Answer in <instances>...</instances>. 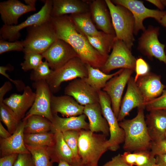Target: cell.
Listing matches in <instances>:
<instances>
[{
  "label": "cell",
  "mask_w": 166,
  "mask_h": 166,
  "mask_svg": "<svg viewBox=\"0 0 166 166\" xmlns=\"http://www.w3.org/2000/svg\"><path fill=\"white\" fill-rule=\"evenodd\" d=\"M57 39L70 45L85 64L100 69L107 58L101 55L90 44L86 36L75 27L69 16L51 17Z\"/></svg>",
  "instance_id": "cell-1"
},
{
  "label": "cell",
  "mask_w": 166,
  "mask_h": 166,
  "mask_svg": "<svg viewBox=\"0 0 166 166\" xmlns=\"http://www.w3.org/2000/svg\"><path fill=\"white\" fill-rule=\"evenodd\" d=\"M144 108L138 109L136 116L131 119L119 123L124 130L125 138L123 146L127 152L150 151L152 141L146 123Z\"/></svg>",
  "instance_id": "cell-2"
},
{
  "label": "cell",
  "mask_w": 166,
  "mask_h": 166,
  "mask_svg": "<svg viewBox=\"0 0 166 166\" xmlns=\"http://www.w3.org/2000/svg\"><path fill=\"white\" fill-rule=\"evenodd\" d=\"M106 136L89 130H80L78 140V155L81 166L97 164L109 145Z\"/></svg>",
  "instance_id": "cell-3"
},
{
  "label": "cell",
  "mask_w": 166,
  "mask_h": 166,
  "mask_svg": "<svg viewBox=\"0 0 166 166\" xmlns=\"http://www.w3.org/2000/svg\"><path fill=\"white\" fill-rule=\"evenodd\" d=\"M109 10L116 38L122 41L131 50L135 41V20L132 13L110 0H105Z\"/></svg>",
  "instance_id": "cell-4"
},
{
  "label": "cell",
  "mask_w": 166,
  "mask_h": 166,
  "mask_svg": "<svg viewBox=\"0 0 166 166\" xmlns=\"http://www.w3.org/2000/svg\"><path fill=\"white\" fill-rule=\"evenodd\" d=\"M27 35L22 41L24 53L34 52L42 54L57 39L51 19L27 28Z\"/></svg>",
  "instance_id": "cell-5"
},
{
  "label": "cell",
  "mask_w": 166,
  "mask_h": 166,
  "mask_svg": "<svg viewBox=\"0 0 166 166\" xmlns=\"http://www.w3.org/2000/svg\"><path fill=\"white\" fill-rule=\"evenodd\" d=\"M87 76L86 64L79 57H76L54 70L46 81L51 92L55 93L59 90L63 82L77 78L83 79Z\"/></svg>",
  "instance_id": "cell-6"
},
{
  "label": "cell",
  "mask_w": 166,
  "mask_h": 166,
  "mask_svg": "<svg viewBox=\"0 0 166 166\" xmlns=\"http://www.w3.org/2000/svg\"><path fill=\"white\" fill-rule=\"evenodd\" d=\"M97 92L102 114L109 126L110 137L108 140V150L115 151L118 149L120 145L124 142V132L120 126L117 118L113 111L109 96L102 90Z\"/></svg>",
  "instance_id": "cell-7"
},
{
  "label": "cell",
  "mask_w": 166,
  "mask_h": 166,
  "mask_svg": "<svg viewBox=\"0 0 166 166\" xmlns=\"http://www.w3.org/2000/svg\"><path fill=\"white\" fill-rule=\"evenodd\" d=\"M44 4L38 12L30 15L24 22L15 25H3L0 29V38L9 42L17 41L21 36L20 31L29 27L49 21L52 7V0L43 1Z\"/></svg>",
  "instance_id": "cell-8"
},
{
  "label": "cell",
  "mask_w": 166,
  "mask_h": 166,
  "mask_svg": "<svg viewBox=\"0 0 166 166\" xmlns=\"http://www.w3.org/2000/svg\"><path fill=\"white\" fill-rule=\"evenodd\" d=\"M160 28L149 25L138 39V50L149 59L153 57L166 65L165 45L159 40Z\"/></svg>",
  "instance_id": "cell-9"
},
{
  "label": "cell",
  "mask_w": 166,
  "mask_h": 166,
  "mask_svg": "<svg viewBox=\"0 0 166 166\" xmlns=\"http://www.w3.org/2000/svg\"><path fill=\"white\" fill-rule=\"evenodd\" d=\"M112 49L111 54L100 69L101 71L108 74L119 68L135 70L136 59L122 41L116 38Z\"/></svg>",
  "instance_id": "cell-10"
},
{
  "label": "cell",
  "mask_w": 166,
  "mask_h": 166,
  "mask_svg": "<svg viewBox=\"0 0 166 166\" xmlns=\"http://www.w3.org/2000/svg\"><path fill=\"white\" fill-rule=\"evenodd\" d=\"M115 4L121 5L128 9L133 14L135 20L134 35H136L140 30L146 29L143 25L144 20L151 18L159 23L166 11L151 9L145 7L142 1L138 0H113Z\"/></svg>",
  "instance_id": "cell-11"
},
{
  "label": "cell",
  "mask_w": 166,
  "mask_h": 166,
  "mask_svg": "<svg viewBox=\"0 0 166 166\" xmlns=\"http://www.w3.org/2000/svg\"><path fill=\"white\" fill-rule=\"evenodd\" d=\"M32 86L36 89L34 101L22 120H26L32 115H38L43 117L52 122L53 118L51 106L52 94L47 81L34 82Z\"/></svg>",
  "instance_id": "cell-12"
},
{
  "label": "cell",
  "mask_w": 166,
  "mask_h": 166,
  "mask_svg": "<svg viewBox=\"0 0 166 166\" xmlns=\"http://www.w3.org/2000/svg\"><path fill=\"white\" fill-rule=\"evenodd\" d=\"M134 71L123 69L119 74L108 81L102 89L109 97L112 109L117 118L119 113L124 89Z\"/></svg>",
  "instance_id": "cell-13"
},
{
  "label": "cell",
  "mask_w": 166,
  "mask_h": 166,
  "mask_svg": "<svg viewBox=\"0 0 166 166\" xmlns=\"http://www.w3.org/2000/svg\"><path fill=\"white\" fill-rule=\"evenodd\" d=\"M42 54L47 61L50 68L53 71L62 67L73 58L78 57L70 45L59 39Z\"/></svg>",
  "instance_id": "cell-14"
},
{
  "label": "cell",
  "mask_w": 166,
  "mask_h": 166,
  "mask_svg": "<svg viewBox=\"0 0 166 166\" xmlns=\"http://www.w3.org/2000/svg\"><path fill=\"white\" fill-rule=\"evenodd\" d=\"M64 93L65 95L73 97L83 106L99 102L98 92L87 83L84 78L73 80L65 87Z\"/></svg>",
  "instance_id": "cell-15"
},
{
  "label": "cell",
  "mask_w": 166,
  "mask_h": 166,
  "mask_svg": "<svg viewBox=\"0 0 166 166\" xmlns=\"http://www.w3.org/2000/svg\"><path fill=\"white\" fill-rule=\"evenodd\" d=\"M126 91L121 101L119 113L117 118L118 121L124 120L128 116L134 108H145V102L138 89L134 78L131 77L127 83Z\"/></svg>",
  "instance_id": "cell-16"
},
{
  "label": "cell",
  "mask_w": 166,
  "mask_h": 166,
  "mask_svg": "<svg viewBox=\"0 0 166 166\" xmlns=\"http://www.w3.org/2000/svg\"><path fill=\"white\" fill-rule=\"evenodd\" d=\"M89 4L91 18L97 28L106 34L116 36L105 0H93L89 1Z\"/></svg>",
  "instance_id": "cell-17"
},
{
  "label": "cell",
  "mask_w": 166,
  "mask_h": 166,
  "mask_svg": "<svg viewBox=\"0 0 166 166\" xmlns=\"http://www.w3.org/2000/svg\"><path fill=\"white\" fill-rule=\"evenodd\" d=\"M27 120H22L16 130L9 137L0 138V149L1 157L13 154L30 153L24 141V130Z\"/></svg>",
  "instance_id": "cell-18"
},
{
  "label": "cell",
  "mask_w": 166,
  "mask_h": 166,
  "mask_svg": "<svg viewBox=\"0 0 166 166\" xmlns=\"http://www.w3.org/2000/svg\"><path fill=\"white\" fill-rule=\"evenodd\" d=\"M160 75L150 72L137 80L136 84L145 103L159 97L166 88V86L162 83Z\"/></svg>",
  "instance_id": "cell-19"
},
{
  "label": "cell",
  "mask_w": 166,
  "mask_h": 166,
  "mask_svg": "<svg viewBox=\"0 0 166 166\" xmlns=\"http://www.w3.org/2000/svg\"><path fill=\"white\" fill-rule=\"evenodd\" d=\"M36 10L35 7L24 4L18 0H8L0 2L1 19L5 25H17L20 17Z\"/></svg>",
  "instance_id": "cell-20"
},
{
  "label": "cell",
  "mask_w": 166,
  "mask_h": 166,
  "mask_svg": "<svg viewBox=\"0 0 166 166\" xmlns=\"http://www.w3.org/2000/svg\"><path fill=\"white\" fill-rule=\"evenodd\" d=\"M54 134V144L48 149L51 161L58 163L65 161L72 166H81L80 162L74 156L72 151L65 142L62 133L56 131Z\"/></svg>",
  "instance_id": "cell-21"
},
{
  "label": "cell",
  "mask_w": 166,
  "mask_h": 166,
  "mask_svg": "<svg viewBox=\"0 0 166 166\" xmlns=\"http://www.w3.org/2000/svg\"><path fill=\"white\" fill-rule=\"evenodd\" d=\"M22 94L14 93L3 100V102L11 109L21 120L34 103L35 93L29 86H26Z\"/></svg>",
  "instance_id": "cell-22"
},
{
  "label": "cell",
  "mask_w": 166,
  "mask_h": 166,
  "mask_svg": "<svg viewBox=\"0 0 166 166\" xmlns=\"http://www.w3.org/2000/svg\"><path fill=\"white\" fill-rule=\"evenodd\" d=\"M53 114L59 113L64 117L77 116L83 114L84 106L79 104L72 97L65 95H52L51 101Z\"/></svg>",
  "instance_id": "cell-23"
},
{
  "label": "cell",
  "mask_w": 166,
  "mask_h": 166,
  "mask_svg": "<svg viewBox=\"0 0 166 166\" xmlns=\"http://www.w3.org/2000/svg\"><path fill=\"white\" fill-rule=\"evenodd\" d=\"M146 117V123L152 142L164 139L166 132V110L153 109Z\"/></svg>",
  "instance_id": "cell-24"
},
{
  "label": "cell",
  "mask_w": 166,
  "mask_h": 166,
  "mask_svg": "<svg viewBox=\"0 0 166 166\" xmlns=\"http://www.w3.org/2000/svg\"><path fill=\"white\" fill-rule=\"evenodd\" d=\"M51 18L67 14H73L90 12L89 1L82 0H52Z\"/></svg>",
  "instance_id": "cell-25"
},
{
  "label": "cell",
  "mask_w": 166,
  "mask_h": 166,
  "mask_svg": "<svg viewBox=\"0 0 166 166\" xmlns=\"http://www.w3.org/2000/svg\"><path fill=\"white\" fill-rule=\"evenodd\" d=\"M83 114L88 118L89 130L95 133L101 132L106 136H109V126L102 115L99 102L85 106Z\"/></svg>",
  "instance_id": "cell-26"
},
{
  "label": "cell",
  "mask_w": 166,
  "mask_h": 166,
  "mask_svg": "<svg viewBox=\"0 0 166 166\" xmlns=\"http://www.w3.org/2000/svg\"><path fill=\"white\" fill-rule=\"evenodd\" d=\"M52 132H61L69 130H89V123L86 121V116L83 114L77 116L61 117L57 113L53 114Z\"/></svg>",
  "instance_id": "cell-27"
},
{
  "label": "cell",
  "mask_w": 166,
  "mask_h": 166,
  "mask_svg": "<svg viewBox=\"0 0 166 166\" xmlns=\"http://www.w3.org/2000/svg\"><path fill=\"white\" fill-rule=\"evenodd\" d=\"M69 17L76 28L85 35L98 37L105 33L97 30L90 12L71 14Z\"/></svg>",
  "instance_id": "cell-28"
},
{
  "label": "cell",
  "mask_w": 166,
  "mask_h": 166,
  "mask_svg": "<svg viewBox=\"0 0 166 166\" xmlns=\"http://www.w3.org/2000/svg\"><path fill=\"white\" fill-rule=\"evenodd\" d=\"M88 76L84 78L85 81L97 92L102 90L107 81L115 76L119 74L123 69L110 74L104 73L100 69L94 68L86 64Z\"/></svg>",
  "instance_id": "cell-29"
},
{
  "label": "cell",
  "mask_w": 166,
  "mask_h": 166,
  "mask_svg": "<svg viewBox=\"0 0 166 166\" xmlns=\"http://www.w3.org/2000/svg\"><path fill=\"white\" fill-rule=\"evenodd\" d=\"M24 133L33 134L49 132L51 131L52 122L42 116L33 115L26 119Z\"/></svg>",
  "instance_id": "cell-30"
},
{
  "label": "cell",
  "mask_w": 166,
  "mask_h": 166,
  "mask_svg": "<svg viewBox=\"0 0 166 166\" xmlns=\"http://www.w3.org/2000/svg\"><path fill=\"white\" fill-rule=\"evenodd\" d=\"M85 36L91 45L101 55L108 58L112 49L116 36L105 33L98 37Z\"/></svg>",
  "instance_id": "cell-31"
},
{
  "label": "cell",
  "mask_w": 166,
  "mask_h": 166,
  "mask_svg": "<svg viewBox=\"0 0 166 166\" xmlns=\"http://www.w3.org/2000/svg\"><path fill=\"white\" fill-rule=\"evenodd\" d=\"M25 144L34 146L52 147L54 144V134L52 132L24 133Z\"/></svg>",
  "instance_id": "cell-32"
},
{
  "label": "cell",
  "mask_w": 166,
  "mask_h": 166,
  "mask_svg": "<svg viewBox=\"0 0 166 166\" xmlns=\"http://www.w3.org/2000/svg\"><path fill=\"white\" fill-rule=\"evenodd\" d=\"M125 161L129 165L133 166H143L156 161L155 156L150 151L131 152L125 151L121 154Z\"/></svg>",
  "instance_id": "cell-33"
},
{
  "label": "cell",
  "mask_w": 166,
  "mask_h": 166,
  "mask_svg": "<svg viewBox=\"0 0 166 166\" xmlns=\"http://www.w3.org/2000/svg\"><path fill=\"white\" fill-rule=\"evenodd\" d=\"M25 145L31 155L34 166H53L48 147Z\"/></svg>",
  "instance_id": "cell-34"
},
{
  "label": "cell",
  "mask_w": 166,
  "mask_h": 166,
  "mask_svg": "<svg viewBox=\"0 0 166 166\" xmlns=\"http://www.w3.org/2000/svg\"><path fill=\"white\" fill-rule=\"evenodd\" d=\"M0 115L1 121L6 126L9 132L12 134L21 120L14 112L3 102L0 103Z\"/></svg>",
  "instance_id": "cell-35"
},
{
  "label": "cell",
  "mask_w": 166,
  "mask_h": 166,
  "mask_svg": "<svg viewBox=\"0 0 166 166\" xmlns=\"http://www.w3.org/2000/svg\"><path fill=\"white\" fill-rule=\"evenodd\" d=\"M53 70L51 69L47 61H43L34 70L30 75L32 81L37 82L42 80L47 81L51 77Z\"/></svg>",
  "instance_id": "cell-36"
},
{
  "label": "cell",
  "mask_w": 166,
  "mask_h": 166,
  "mask_svg": "<svg viewBox=\"0 0 166 166\" xmlns=\"http://www.w3.org/2000/svg\"><path fill=\"white\" fill-rule=\"evenodd\" d=\"M24 61L20 65L24 71L35 69L42 62L43 57L41 54L34 52L25 53Z\"/></svg>",
  "instance_id": "cell-37"
},
{
  "label": "cell",
  "mask_w": 166,
  "mask_h": 166,
  "mask_svg": "<svg viewBox=\"0 0 166 166\" xmlns=\"http://www.w3.org/2000/svg\"><path fill=\"white\" fill-rule=\"evenodd\" d=\"M80 131V130H72L65 131L62 133L65 142L71 149L75 157L81 162L78 155V140Z\"/></svg>",
  "instance_id": "cell-38"
},
{
  "label": "cell",
  "mask_w": 166,
  "mask_h": 166,
  "mask_svg": "<svg viewBox=\"0 0 166 166\" xmlns=\"http://www.w3.org/2000/svg\"><path fill=\"white\" fill-rule=\"evenodd\" d=\"M24 44L22 41L8 42L0 38V54L11 51H23Z\"/></svg>",
  "instance_id": "cell-39"
},
{
  "label": "cell",
  "mask_w": 166,
  "mask_h": 166,
  "mask_svg": "<svg viewBox=\"0 0 166 166\" xmlns=\"http://www.w3.org/2000/svg\"><path fill=\"white\" fill-rule=\"evenodd\" d=\"M145 108L148 111L153 109L166 110V88L161 95L156 98L145 103Z\"/></svg>",
  "instance_id": "cell-40"
},
{
  "label": "cell",
  "mask_w": 166,
  "mask_h": 166,
  "mask_svg": "<svg viewBox=\"0 0 166 166\" xmlns=\"http://www.w3.org/2000/svg\"><path fill=\"white\" fill-rule=\"evenodd\" d=\"M135 70L136 75L134 78L135 82L140 77L145 75L150 72V68L148 64L141 57L136 59Z\"/></svg>",
  "instance_id": "cell-41"
},
{
  "label": "cell",
  "mask_w": 166,
  "mask_h": 166,
  "mask_svg": "<svg viewBox=\"0 0 166 166\" xmlns=\"http://www.w3.org/2000/svg\"><path fill=\"white\" fill-rule=\"evenodd\" d=\"M13 69L14 67L9 64L6 66H0V73L14 83L18 91L24 90L26 86L24 83L22 81L13 80L10 78L9 75L6 73V71L9 70L11 71Z\"/></svg>",
  "instance_id": "cell-42"
},
{
  "label": "cell",
  "mask_w": 166,
  "mask_h": 166,
  "mask_svg": "<svg viewBox=\"0 0 166 166\" xmlns=\"http://www.w3.org/2000/svg\"><path fill=\"white\" fill-rule=\"evenodd\" d=\"M14 166H34L30 153L19 154Z\"/></svg>",
  "instance_id": "cell-43"
},
{
  "label": "cell",
  "mask_w": 166,
  "mask_h": 166,
  "mask_svg": "<svg viewBox=\"0 0 166 166\" xmlns=\"http://www.w3.org/2000/svg\"><path fill=\"white\" fill-rule=\"evenodd\" d=\"M150 151L154 156L166 153V140L164 139L158 141L152 142Z\"/></svg>",
  "instance_id": "cell-44"
},
{
  "label": "cell",
  "mask_w": 166,
  "mask_h": 166,
  "mask_svg": "<svg viewBox=\"0 0 166 166\" xmlns=\"http://www.w3.org/2000/svg\"><path fill=\"white\" fill-rule=\"evenodd\" d=\"M103 166H131L127 163L120 154L112 157Z\"/></svg>",
  "instance_id": "cell-45"
},
{
  "label": "cell",
  "mask_w": 166,
  "mask_h": 166,
  "mask_svg": "<svg viewBox=\"0 0 166 166\" xmlns=\"http://www.w3.org/2000/svg\"><path fill=\"white\" fill-rule=\"evenodd\" d=\"M18 155L13 154L1 157L0 159V166H14Z\"/></svg>",
  "instance_id": "cell-46"
},
{
  "label": "cell",
  "mask_w": 166,
  "mask_h": 166,
  "mask_svg": "<svg viewBox=\"0 0 166 166\" xmlns=\"http://www.w3.org/2000/svg\"><path fill=\"white\" fill-rule=\"evenodd\" d=\"M12 88V85L9 81L6 82L0 88V103L3 102V97L5 94L10 90Z\"/></svg>",
  "instance_id": "cell-47"
},
{
  "label": "cell",
  "mask_w": 166,
  "mask_h": 166,
  "mask_svg": "<svg viewBox=\"0 0 166 166\" xmlns=\"http://www.w3.org/2000/svg\"><path fill=\"white\" fill-rule=\"evenodd\" d=\"M156 163L159 166H166V153L155 156Z\"/></svg>",
  "instance_id": "cell-48"
},
{
  "label": "cell",
  "mask_w": 166,
  "mask_h": 166,
  "mask_svg": "<svg viewBox=\"0 0 166 166\" xmlns=\"http://www.w3.org/2000/svg\"><path fill=\"white\" fill-rule=\"evenodd\" d=\"M11 134L9 131L6 130L0 122V138L3 139H6L10 137Z\"/></svg>",
  "instance_id": "cell-49"
},
{
  "label": "cell",
  "mask_w": 166,
  "mask_h": 166,
  "mask_svg": "<svg viewBox=\"0 0 166 166\" xmlns=\"http://www.w3.org/2000/svg\"><path fill=\"white\" fill-rule=\"evenodd\" d=\"M146 1L155 6L160 10L163 11L165 8L162 3L160 0H147Z\"/></svg>",
  "instance_id": "cell-50"
},
{
  "label": "cell",
  "mask_w": 166,
  "mask_h": 166,
  "mask_svg": "<svg viewBox=\"0 0 166 166\" xmlns=\"http://www.w3.org/2000/svg\"><path fill=\"white\" fill-rule=\"evenodd\" d=\"M37 0H25L24 2L26 4L35 7L36 2Z\"/></svg>",
  "instance_id": "cell-51"
},
{
  "label": "cell",
  "mask_w": 166,
  "mask_h": 166,
  "mask_svg": "<svg viewBox=\"0 0 166 166\" xmlns=\"http://www.w3.org/2000/svg\"><path fill=\"white\" fill-rule=\"evenodd\" d=\"M159 23L163 26L165 27L166 29V14L162 18Z\"/></svg>",
  "instance_id": "cell-52"
},
{
  "label": "cell",
  "mask_w": 166,
  "mask_h": 166,
  "mask_svg": "<svg viewBox=\"0 0 166 166\" xmlns=\"http://www.w3.org/2000/svg\"><path fill=\"white\" fill-rule=\"evenodd\" d=\"M58 166H72L67 162L62 160H60L58 162Z\"/></svg>",
  "instance_id": "cell-53"
},
{
  "label": "cell",
  "mask_w": 166,
  "mask_h": 166,
  "mask_svg": "<svg viewBox=\"0 0 166 166\" xmlns=\"http://www.w3.org/2000/svg\"><path fill=\"white\" fill-rule=\"evenodd\" d=\"M143 166H159L156 163L155 161L151 162L148 164Z\"/></svg>",
  "instance_id": "cell-54"
},
{
  "label": "cell",
  "mask_w": 166,
  "mask_h": 166,
  "mask_svg": "<svg viewBox=\"0 0 166 166\" xmlns=\"http://www.w3.org/2000/svg\"><path fill=\"white\" fill-rule=\"evenodd\" d=\"M161 2L164 6H166V0H160Z\"/></svg>",
  "instance_id": "cell-55"
},
{
  "label": "cell",
  "mask_w": 166,
  "mask_h": 166,
  "mask_svg": "<svg viewBox=\"0 0 166 166\" xmlns=\"http://www.w3.org/2000/svg\"><path fill=\"white\" fill-rule=\"evenodd\" d=\"M81 166H98V164H88L85 165H82Z\"/></svg>",
  "instance_id": "cell-56"
},
{
  "label": "cell",
  "mask_w": 166,
  "mask_h": 166,
  "mask_svg": "<svg viewBox=\"0 0 166 166\" xmlns=\"http://www.w3.org/2000/svg\"><path fill=\"white\" fill-rule=\"evenodd\" d=\"M164 139L166 140V132L165 134Z\"/></svg>",
  "instance_id": "cell-57"
},
{
  "label": "cell",
  "mask_w": 166,
  "mask_h": 166,
  "mask_svg": "<svg viewBox=\"0 0 166 166\" xmlns=\"http://www.w3.org/2000/svg\"><path fill=\"white\" fill-rule=\"evenodd\" d=\"M165 51V53H166V50Z\"/></svg>",
  "instance_id": "cell-58"
}]
</instances>
